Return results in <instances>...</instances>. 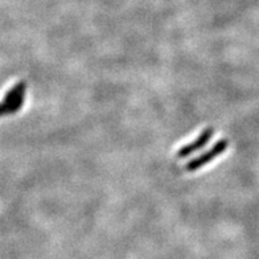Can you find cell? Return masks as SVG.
Masks as SVG:
<instances>
[{"label":"cell","instance_id":"3","mask_svg":"<svg viewBox=\"0 0 259 259\" xmlns=\"http://www.w3.org/2000/svg\"><path fill=\"white\" fill-rule=\"evenodd\" d=\"M213 134H214V130L211 128V127H206L205 130H202V133L200 134L193 142H191L189 144H185V146L179 148V151L176 152V157H178V159H185V157L191 156L194 152L202 150V148L209 143V140L213 137Z\"/></svg>","mask_w":259,"mask_h":259},{"label":"cell","instance_id":"2","mask_svg":"<svg viewBox=\"0 0 259 259\" xmlns=\"http://www.w3.org/2000/svg\"><path fill=\"white\" fill-rule=\"evenodd\" d=\"M228 147H229L228 139H220L217 143H214V146L211 147L210 150H208L206 152L201 154L200 156L194 157V159H192L191 161H188V163L185 164L184 169L187 170V172H196L197 169L205 167L206 164H209L210 161L217 159L220 155L224 154V152L228 150Z\"/></svg>","mask_w":259,"mask_h":259},{"label":"cell","instance_id":"1","mask_svg":"<svg viewBox=\"0 0 259 259\" xmlns=\"http://www.w3.org/2000/svg\"><path fill=\"white\" fill-rule=\"evenodd\" d=\"M27 83L24 81L17 82L7 92L3 101H0V118L19 113L25 103Z\"/></svg>","mask_w":259,"mask_h":259}]
</instances>
